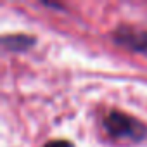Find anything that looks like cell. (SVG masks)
<instances>
[{"instance_id":"1","label":"cell","mask_w":147,"mask_h":147,"mask_svg":"<svg viewBox=\"0 0 147 147\" xmlns=\"http://www.w3.org/2000/svg\"><path fill=\"white\" fill-rule=\"evenodd\" d=\"M106 128L114 137H140V123L121 113H109L106 118Z\"/></svg>"},{"instance_id":"2","label":"cell","mask_w":147,"mask_h":147,"mask_svg":"<svg viewBox=\"0 0 147 147\" xmlns=\"http://www.w3.org/2000/svg\"><path fill=\"white\" fill-rule=\"evenodd\" d=\"M45 147H71V145L66 140H54V142H49Z\"/></svg>"}]
</instances>
